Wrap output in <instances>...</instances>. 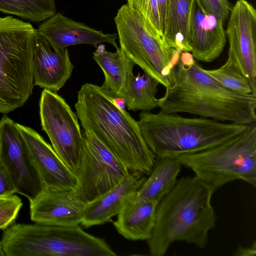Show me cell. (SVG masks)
I'll list each match as a JSON object with an SVG mask.
<instances>
[{
    "mask_svg": "<svg viewBox=\"0 0 256 256\" xmlns=\"http://www.w3.org/2000/svg\"><path fill=\"white\" fill-rule=\"evenodd\" d=\"M204 70L222 86L233 92L246 94H256L240 70L227 61L218 68H204Z\"/></svg>",
    "mask_w": 256,
    "mask_h": 256,
    "instance_id": "cell-25",
    "label": "cell"
},
{
    "mask_svg": "<svg viewBox=\"0 0 256 256\" xmlns=\"http://www.w3.org/2000/svg\"><path fill=\"white\" fill-rule=\"evenodd\" d=\"M158 202L128 201L113 224L117 232L131 240H149L154 228Z\"/></svg>",
    "mask_w": 256,
    "mask_h": 256,
    "instance_id": "cell-20",
    "label": "cell"
},
{
    "mask_svg": "<svg viewBox=\"0 0 256 256\" xmlns=\"http://www.w3.org/2000/svg\"><path fill=\"white\" fill-rule=\"evenodd\" d=\"M41 125L56 154L74 174L81 160L84 136L78 118L56 92L44 89L40 100Z\"/></svg>",
    "mask_w": 256,
    "mask_h": 256,
    "instance_id": "cell-9",
    "label": "cell"
},
{
    "mask_svg": "<svg viewBox=\"0 0 256 256\" xmlns=\"http://www.w3.org/2000/svg\"><path fill=\"white\" fill-rule=\"evenodd\" d=\"M30 202V217L35 223L70 226L80 224L86 203L74 190L45 187Z\"/></svg>",
    "mask_w": 256,
    "mask_h": 256,
    "instance_id": "cell-13",
    "label": "cell"
},
{
    "mask_svg": "<svg viewBox=\"0 0 256 256\" xmlns=\"http://www.w3.org/2000/svg\"><path fill=\"white\" fill-rule=\"evenodd\" d=\"M158 82L146 72L137 76L132 73L128 79L124 99L128 110L146 112L158 107L156 96Z\"/></svg>",
    "mask_w": 256,
    "mask_h": 256,
    "instance_id": "cell-23",
    "label": "cell"
},
{
    "mask_svg": "<svg viewBox=\"0 0 256 256\" xmlns=\"http://www.w3.org/2000/svg\"><path fill=\"white\" fill-rule=\"evenodd\" d=\"M0 12L40 22L56 12L55 0H0Z\"/></svg>",
    "mask_w": 256,
    "mask_h": 256,
    "instance_id": "cell-24",
    "label": "cell"
},
{
    "mask_svg": "<svg viewBox=\"0 0 256 256\" xmlns=\"http://www.w3.org/2000/svg\"><path fill=\"white\" fill-rule=\"evenodd\" d=\"M16 193V190L5 167L0 161V196Z\"/></svg>",
    "mask_w": 256,
    "mask_h": 256,
    "instance_id": "cell-29",
    "label": "cell"
},
{
    "mask_svg": "<svg viewBox=\"0 0 256 256\" xmlns=\"http://www.w3.org/2000/svg\"><path fill=\"white\" fill-rule=\"evenodd\" d=\"M0 161L16 193L33 200L45 186L16 123L6 116L0 120Z\"/></svg>",
    "mask_w": 256,
    "mask_h": 256,
    "instance_id": "cell-11",
    "label": "cell"
},
{
    "mask_svg": "<svg viewBox=\"0 0 256 256\" xmlns=\"http://www.w3.org/2000/svg\"><path fill=\"white\" fill-rule=\"evenodd\" d=\"M168 0H156L162 26V34L164 32L166 20Z\"/></svg>",
    "mask_w": 256,
    "mask_h": 256,
    "instance_id": "cell-31",
    "label": "cell"
},
{
    "mask_svg": "<svg viewBox=\"0 0 256 256\" xmlns=\"http://www.w3.org/2000/svg\"><path fill=\"white\" fill-rule=\"evenodd\" d=\"M36 34L29 22L0 17V113L21 107L32 94Z\"/></svg>",
    "mask_w": 256,
    "mask_h": 256,
    "instance_id": "cell-6",
    "label": "cell"
},
{
    "mask_svg": "<svg viewBox=\"0 0 256 256\" xmlns=\"http://www.w3.org/2000/svg\"><path fill=\"white\" fill-rule=\"evenodd\" d=\"M52 48L36 32L32 59L34 84L56 92L70 78L74 66L66 48L56 50Z\"/></svg>",
    "mask_w": 256,
    "mask_h": 256,
    "instance_id": "cell-17",
    "label": "cell"
},
{
    "mask_svg": "<svg viewBox=\"0 0 256 256\" xmlns=\"http://www.w3.org/2000/svg\"><path fill=\"white\" fill-rule=\"evenodd\" d=\"M146 178L141 173L130 172L119 184L86 203L80 224L88 228L108 222L118 214Z\"/></svg>",
    "mask_w": 256,
    "mask_h": 256,
    "instance_id": "cell-18",
    "label": "cell"
},
{
    "mask_svg": "<svg viewBox=\"0 0 256 256\" xmlns=\"http://www.w3.org/2000/svg\"><path fill=\"white\" fill-rule=\"evenodd\" d=\"M224 21L207 12L200 0H192L188 40L195 60L211 62L218 58L226 44Z\"/></svg>",
    "mask_w": 256,
    "mask_h": 256,
    "instance_id": "cell-14",
    "label": "cell"
},
{
    "mask_svg": "<svg viewBox=\"0 0 256 256\" xmlns=\"http://www.w3.org/2000/svg\"><path fill=\"white\" fill-rule=\"evenodd\" d=\"M214 192L195 176H182L158 204L154 228L147 240L150 255L163 256L176 242L204 249L216 226Z\"/></svg>",
    "mask_w": 256,
    "mask_h": 256,
    "instance_id": "cell-1",
    "label": "cell"
},
{
    "mask_svg": "<svg viewBox=\"0 0 256 256\" xmlns=\"http://www.w3.org/2000/svg\"><path fill=\"white\" fill-rule=\"evenodd\" d=\"M228 16L226 61L240 70L256 92V10L247 0H238Z\"/></svg>",
    "mask_w": 256,
    "mask_h": 256,
    "instance_id": "cell-12",
    "label": "cell"
},
{
    "mask_svg": "<svg viewBox=\"0 0 256 256\" xmlns=\"http://www.w3.org/2000/svg\"><path fill=\"white\" fill-rule=\"evenodd\" d=\"M0 256H4V253L2 246H1L0 242Z\"/></svg>",
    "mask_w": 256,
    "mask_h": 256,
    "instance_id": "cell-34",
    "label": "cell"
},
{
    "mask_svg": "<svg viewBox=\"0 0 256 256\" xmlns=\"http://www.w3.org/2000/svg\"><path fill=\"white\" fill-rule=\"evenodd\" d=\"M110 98L114 104L118 108L122 110H125L126 106V102L124 98L118 96V97H110Z\"/></svg>",
    "mask_w": 256,
    "mask_h": 256,
    "instance_id": "cell-33",
    "label": "cell"
},
{
    "mask_svg": "<svg viewBox=\"0 0 256 256\" xmlns=\"http://www.w3.org/2000/svg\"><path fill=\"white\" fill-rule=\"evenodd\" d=\"M126 0V4L142 18L148 27L164 38L156 0Z\"/></svg>",
    "mask_w": 256,
    "mask_h": 256,
    "instance_id": "cell-26",
    "label": "cell"
},
{
    "mask_svg": "<svg viewBox=\"0 0 256 256\" xmlns=\"http://www.w3.org/2000/svg\"><path fill=\"white\" fill-rule=\"evenodd\" d=\"M114 21L120 48L126 56L166 88L172 87L182 52L151 30L127 4L118 9Z\"/></svg>",
    "mask_w": 256,
    "mask_h": 256,
    "instance_id": "cell-8",
    "label": "cell"
},
{
    "mask_svg": "<svg viewBox=\"0 0 256 256\" xmlns=\"http://www.w3.org/2000/svg\"><path fill=\"white\" fill-rule=\"evenodd\" d=\"M22 206L21 199L14 194L0 196V230H5L15 223Z\"/></svg>",
    "mask_w": 256,
    "mask_h": 256,
    "instance_id": "cell-27",
    "label": "cell"
},
{
    "mask_svg": "<svg viewBox=\"0 0 256 256\" xmlns=\"http://www.w3.org/2000/svg\"><path fill=\"white\" fill-rule=\"evenodd\" d=\"M4 256H116L106 240L79 226L15 223L0 241Z\"/></svg>",
    "mask_w": 256,
    "mask_h": 256,
    "instance_id": "cell-5",
    "label": "cell"
},
{
    "mask_svg": "<svg viewBox=\"0 0 256 256\" xmlns=\"http://www.w3.org/2000/svg\"><path fill=\"white\" fill-rule=\"evenodd\" d=\"M74 107L84 130L96 136L130 172L150 174L156 156L144 140L138 121L117 108L100 86L82 85Z\"/></svg>",
    "mask_w": 256,
    "mask_h": 256,
    "instance_id": "cell-3",
    "label": "cell"
},
{
    "mask_svg": "<svg viewBox=\"0 0 256 256\" xmlns=\"http://www.w3.org/2000/svg\"><path fill=\"white\" fill-rule=\"evenodd\" d=\"M182 166L215 192L227 183L242 180L256 186V124L237 138L214 148L177 157Z\"/></svg>",
    "mask_w": 256,
    "mask_h": 256,
    "instance_id": "cell-7",
    "label": "cell"
},
{
    "mask_svg": "<svg viewBox=\"0 0 256 256\" xmlns=\"http://www.w3.org/2000/svg\"><path fill=\"white\" fill-rule=\"evenodd\" d=\"M160 110L186 112L218 121L248 125L256 122V94H242L222 86L196 61L191 66L179 60L174 84L158 98Z\"/></svg>",
    "mask_w": 256,
    "mask_h": 256,
    "instance_id": "cell-2",
    "label": "cell"
},
{
    "mask_svg": "<svg viewBox=\"0 0 256 256\" xmlns=\"http://www.w3.org/2000/svg\"><path fill=\"white\" fill-rule=\"evenodd\" d=\"M54 50H64L68 46L88 44L96 48L104 42L118 47L116 34H104L86 24L76 22L60 12L48 18L36 29Z\"/></svg>",
    "mask_w": 256,
    "mask_h": 256,
    "instance_id": "cell-16",
    "label": "cell"
},
{
    "mask_svg": "<svg viewBox=\"0 0 256 256\" xmlns=\"http://www.w3.org/2000/svg\"><path fill=\"white\" fill-rule=\"evenodd\" d=\"M93 58L104 74V80L100 86L102 90L112 98H124L128 77L135 64L120 48L116 52H110L102 44L93 52Z\"/></svg>",
    "mask_w": 256,
    "mask_h": 256,
    "instance_id": "cell-21",
    "label": "cell"
},
{
    "mask_svg": "<svg viewBox=\"0 0 256 256\" xmlns=\"http://www.w3.org/2000/svg\"><path fill=\"white\" fill-rule=\"evenodd\" d=\"M83 136V151L75 174L78 184L74 191L86 204L119 184L130 172L92 132L84 130Z\"/></svg>",
    "mask_w": 256,
    "mask_h": 256,
    "instance_id": "cell-10",
    "label": "cell"
},
{
    "mask_svg": "<svg viewBox=\"0 0 256 256\" xmlns=\"http://www.w3.org/2000/svg\"><path fill=\"white\" fill-rule=\"evenodd\" d=\"M138 123L147 146L156 157H176L208 150L241 135L248 125L205 118H186L177 113L148 111Z\"/></svg>",
    "mask_w": 256,
    "mask_h": 256,
    "instance_id": "cell-4",
    "label": "cell"
},
{
    "mask_svg": "<svg viewBox=\"0 0 256 256\" xmlns=\"http://www.w3.org/2000/svg\"><path fill=\"white\" fill-rule=\"evenodd\" d=\"M192 0H168L163 32L166 44L181 52H190L188 30Z\"/></svg>",
    "mask_w": 256,
    "mask_h": 256,
    "instance_id": "cell-22",
    "label": "cell"
},
{
    "mask_svg": "<svg viewBox=\"0 0 256 256\" xmlns=\"http://www.w3.org/2000/svg\"><path fill=\"white\" fill-rule=\"evenodd\" d=\"M180 60L182 64L186 66H192L196 61L192 54L189 52H182Z\"/></svg>",
    "mask_w": 256,
    "mask_h": 256,
    "instance_id": "cell-32",
    "label": "cell"
},
{
    "mask_svg": "<svg viewBox=\"0 0 256 256\" xmlns=\"http://www.w3.org/2000/svg\"><path fill=\"white\" fill-rule=\"evenodd\" d=\"M204 10L224 22L229 16L232 6L228 0H200Z\"/></svg>",
    "mask_w": 256,
    "mask_h": 256,
    "instance_id": "cell-28",
    "label": "cell"
},
{
    "mask_svg": "<svg viewBox=\"0 0 256 256\" xmlns=\"http://www.w3.org/2000/svg\"><path fill=\"white\" fill-rule=\"evenodd\" d=\"M182 166L178 158L156 157L148 178L128 201L158 203L176 184Z\"/></svg>",
    "mask_w": 256,
    "mask_h": 256,
    "instance_id": "cell-19",
    "label": "cell"
},
{
    "mask_svg": "<svg viewBox=\"0 0 256 256\" xmlns=\"http://www.w3.org/2000/svg\"></svg>",
    "mask_w": 256,
    "mask_h": 256,
    "instance_id": "cell-35",
    "label": "cell"
},
{
    "mask_svg": "<svg viewBox=\"0 0 256 256\" xmlns=\"http://www.w3.org/2000/svg\"><path fill=\"white\" fill-rule=\"evenodd\" d=\"M256 254V242L250 247H244L240 245L234 252V255L235 256H254Z\"/></svg>",
    "mask_w": 256,
    "mask_h": 256,
    "instance_id": "cell-30",
    "label": "cell"
},
{
    "mask_svg": "<svg viewBox=\"0 0 256 256\" xmlns=\"http://www.w3.org/2000/svg\"><path fill=\"white\" fill-rule=\"evenodd\" d=\"M16 124L45 187L74 190L78 184L76 175L61 160L52 147L32 128Z\"/></svg>",
    "mask_w": 256,
    "mask_h": 256,
    "instance_id": "cell-15",
    "label": "cell"
}]
</instances>
